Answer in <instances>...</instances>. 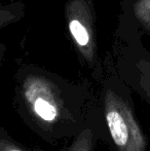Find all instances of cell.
I'll list each match as a JSON object with an SVG mask.
<instances>
[{"label":"cell","mask_w":150,"mask_h":151,"mask_svg":"<svg viewBox=\"0 0 150 151\" xmlns=\"http://www.w3.org/2000/svg\"><path fill=\"white\" fill-rule=\"evenodd\" d=\"M3 151H23V150H21L20 148H18V147H14V146H12V145H6Z\"/></svg>","instance_id":"5"},{"label":"cell","mask_w":150,"mask_h":151,"mask_svg":"<svg viewBox=\"0 0 150 151\" xmlns=\"http://www.w3.org/2000/svg\"><path fill=\"white\" fill-rule=\"evenodd\" d=\"M106 120L114 143L120 151H143L145 142L130 109L114 97L106 102Z\"/></svg>","instance_id":"1"},{"label":"cell","mask_w":150,"mask_h":151,"mask_svg":"<svg viewBox=\"0 0 150 151\" xmlns=\"http://www.w3.org/2000/svg\"><path fill=\"white\" fill-rule=\"evenodd\" d=\"M69 31L78 47L85 50L90 44V33L88 25L80 21L78 17H73L68 23Z\"/></svg>","instance_id":"3"},{"label":"cell","mask_w":150,"mask_h":151,"mask_svg":"<svg viewBox=\"0 0 150 151\" xmlns=\"http://www.w3.org/2000/svg\"><path fill=\"white\" fill-rule=\"evenodd\" d=\"M136 17L150 29V0H139L135 5Z\"/></svg>","instance_id":"4"},{"label":"cell","mask_w":150,"mask_h":151,"mask_svg":"<svg viewBox=\"0 0 150 151\" xmlns=\"http://www.w3.org/2000/svg\"><path fill=\"white\" fill-rule=\"evenodd\" d=\"M32 106L38 117L48 122L56 120L59 115L58 105L46 91H43L40 96H36L32 102Z\"/></svg>","instance_id":"2"}]
</instances>
